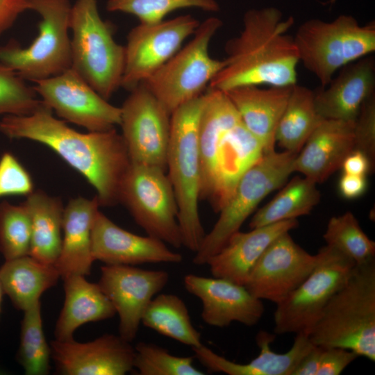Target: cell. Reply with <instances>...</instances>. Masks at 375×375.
Segmentation results:
<instances>
[{
	"label": "cell",
	"mask_w": 375,
	"mask_h": 375,
	"mask_svg": "<svg viewBox=\"0 0 375 375\" xmlns=\"http://www.w3.org/2000/svg\"><path fill=\"white\" fill-rule=\"evenodd\" d=\"M319 261L308 276L276 304L274 332L303 333L308 335L323 309L346 283L355 262L327 245L321 248Z\"/></svg>",
	"instance_id": "cell-11"
},
{
	"label": "cell",
	"mask_w": 375,
	"mask_h": 375,
	"mask_svg": "<svg viewBox=\"0 0 375 375\" xmlns=\"http://www.w3.org/2000/svg\"><path fill=\"white\" fill-rule=\"evenodd\" d=\"M200 22L190 15L142 24L128 34L121 87L132 90L144 83L193 35Z\"/></svg>",
	"instance_id": "cell-13"
},
{
	"label": "cell",
	"mask_w": 375,
	"mask_h": 375,
	"mask_svg": "<svg viewBox=\"0 0 375 375\" xmlns=\"http://www.w3.org/2000/svg\"><path fill=\"white\" fill-rule=\"evenodd\" d=\"M119 203L147 235L174 248L183 246L176 199L166 171L131 162L120 188Z\"/></svg>",
	"instance_id": "cell-10"
},
{
	"label": "cell",
	"mask_w": 375,
	"mask_h": 375,
	"mask_svg": "<svg viewBox=\"0 0 375 375\" xmlns=\"http://www.w3.org/2000/svg\"><path fill=\"white\" fill-rule=\"evenodd\" d=\"M317 183L310 178L296 176L251 219V228L308 215L320 200Z\"/></svg>",
	"instance_id": "cell-33"
},
{
	"label": "cell",
	"mask_w": 375,
	"mask_h": 375,
	"mask_svg": "<svg viewBox=\"0 0 375 375\" xmlns=\"http://www.w3.org/2000/svg\"><path fill=\"white\" fill-rule=\"evenodd\" d=\"M0 132L10 139H28L50 148L93 186L100 206L119 203L120 188L131 160L115 128L80 133L56 119L43 102L31 115L3 116Z\"/></svg>",
	"instance_id": "cell-1"
},
{
	"label": "cell",
	"mask_w": 375,
	"mask_h": 375,
	"mask_svg": "<svg viewBox=\"0 0 375 375\" xmlns=\"http://www.w3.org/2000/svg\"><path fill=\"white\" fill-rule=\"evenodd\" d=\"M308 338L375 360V259L356 265L323 309Z\"/></svg>",
	"instance_id": "cell-3"
},
{
	"label": "cell",
	"mask_w": 375,
	"mask_h": 375,
	"mask_svg": "<svg viewBox=\"0 0 375 375\" xmlns=\"http://www.w3.org/2000/svg\"><path fill=\"white\" fill-rule=\"evenodd\" d=\"M27 10H29L28 0H0V36Z\"/></svg>",
	"instance_id": "cell-43"
},
{
	"label": "cell",
	"mask_w": 375,
	"mask_h": 375,
	"mask_svg": "<svg viewBox=\"0 0 375 375\" xmlns=\"http://www.w3.org/2000/svg\"><path fill=\"white\" fill-rule=\"evenodd\" d=\"M192 8L212 12L220 9L215 0H108L106 4L108 11L132 15L142 24L159 22L174 10Z\"/></svg>",
	"instance_id": "cell-37"
},
{
	"label": "cell",
	"mask_w": 375,
	"mask_h": 375,
	"mask_svg": "<svg viewBox=\"0 0 375 375\" xmlns=\"http://www.w3.org/2000/svg\"><path fill=\"white\" fill-rule=\"evenodd\" d=\"M183 284L189 293L200 299L201 319L209 326L224 328L238 322L252 326L264 313L262 301L251 294L244 285L193 274L184 276Z\"/></svg>",
	"instance_id": "cell-18"
},
{
	"label": "cell",
	"mask_w": 375,
	"mask_h": 375,
	"mask_svg": "<svg viewBox=\"0 0 375 375\" xmlns=\"http://www.w3.org/2000/svg\"><path fill=\"white\" fill-rule=\"evenodd\" d=\"M120 108L121 135L131 162L167 172L171 114L144 83L130 91Z\"/></svg>",
	"instance_id": "cell-12"
},
{
	"label": "cell",
	"mask_w": 375,
	"mask_h": 375,
	"mask_svg": "<svg viewBox=\"0 0 375 375\" xmlns=\"http://www.w3.org/2000/svg\"><path fill=\"white\" fill-rule=\"evenodd\" d=\"M99 206L97 197H78L71 199L64 208L61 249L54 264L60 278L90 274L94 262L92 231Z\"/></svg>",
	"instance_id": "cell-26"
},
{
	"label": "cell",
	"mask_w": 375,
	"mask_h": 375,
	"mask_svg": "<svg viewBox=\"0 0 375 375\" xmlns=\"http://www.w3.org/2000/svg\"><path fill=\"white\" fill-rule=\"evenodd\" d=\"M323 348L314 345L301 359L292 375H317Z\"/></svg>",
	"instance_id": "cell-46"
},
{
	"label": "cell",
	"mask_w": 375,
	"mask_h": 375,
	"mask_svg": "<svg viewBox=\"0 0 375 375\" xmlns=\"http://www.w3.org/2000/svg\"><path fill=\"white\" fill-rule=\"evenodd\" d=\"M293 85L267 88L244 85L224 92L242 124L262 144L265 153L274 150L276 128Z\"/></svg>",
	"instance_id": "cell-25"
},
{
	"label": "cell",
	"mask_w": 375,
	"mask_h": 375,
	"mask_svg": "<svg viewBox=\"0 0 375 375\" xmlns=\"http://www.w3.org/2000/svg\"><path fill=\"white\" fill-rule=\"evenodd\" d=\"M274 338V334L259 332L256 340L260 353L257 357L244 364L231 361L203 344L192 349L195 358L212 372H222L228 375H292L301 359L314 344L308 335L303 333H297L291 348L283 353H278L270 347Z\"/></svg>",
	"instance_id": "cell-22"
},
{
	"label": "cell",
	"mask_w": 375,
	"mask_h": 375,
	"mask_svg": "<svg viewBox=\"0 0 375 375\" xmlns=\"http://www.w3.org/2000/svg\"><path fill=\"white\" fill-rule=\"evenodd\" d=\"M265 153L242 121L223 135L217 149L212 190L208 201L216 212L232 196L242 176Z\"/></svg>",
	"instance_id": "cell-24"
},
{
	"label": "cell",
	"mask_w": 375,
	"mask_h": 375,
	"mask_svg": "<svg viewBox=\"0 0 375 375\" xmlns=\"http://www.w3.org/2000/svg\"><path fill=\"white\" fill-rule=\"evenodd\" d=\"M135 347L134 368L140 375H203L193 356H177L155 344L140 342Z\"/></svg>",
	"instance_id": "cell-38"
},
{
	"label": "cell",
	"mask_w": 375,
	"mask_h": 375,
	"mask_svg": "<svg viewBox=\"0 0 375 375\" xmlns=\"http://www.w3.org/2000/svg\"><path fill=\"white\" fill-rule=\"evenodd\" d=\"M56 372L64 375H124L134 368L135 347L119 335L106 333L88 342L53 340Z\"/></svg>",
	"instance_id": "cell-17"
},
{
	"label": "cell",
	"mask_w": 375,
	"mask_h": 375,
	"mask_svg": "<svg viewBox=\"0 0 375 375\" xmlns=\"http://www.w3.org/2000/svg\"><path fill=\"white\" fill-rule=\"evenodd\" d=\"M222 26L217 17L200 22L192 39L144 83L170 114L203 94L224 66V60L209 53L210 42Z\"/></svg>",
	"instance_id": "cell-8"
},
{
	"label": "cell",
	"mask_w": 375,
	"mask_h": 375,
	"mask_svg": "<svg viewBox=\"0 0 375 375\" xmlns=\"http://www.w3.org/2000/svg\"><path fill=\"white\" fill-rule=\"evenodd\" d=\"M40 16L38 35L24 48L15 40L0 47V62L33 82L58 75L72 67L69 0H28Z\"/></svg>",
	"instance_id": "cell-7"
},
{
	"label": "cell",
	"mask_w": 375,
	"mask_h": 375,
	"mask_svg": "<svg viewBox=\"0 0 375 375\" xmlns=\"http://www.w3.org/2000/svg\"><path fill=\"white\" fill-rule=\"evenodd\" d=\"M93 258L105 265H137L144 263H179L183 256L151 236H141L123 229L99 210L92 231Z\"/></svg>",
	"instance_id": "cell-19"
},
{
	"label": "cell",
	"mask_w": 375,
	"mask_h": 375,
	"mask_svg": "<svg viewBox=\"0 0 375 375\" xmlns=\"http://www.w3.org/2000/svg\"><path fill=\"white\" fill-rule=\"evenodd\" d=\"M293 38L299 62L324 87L343 67L375 51V22L360 25L344 14L331 22L310 19Z\"/></svg>",
	"instance_id": "cell-5"
},
{
	"label": "cell",
	"mask_w": 375,
	"mask_h": 375,
	"mask_svg": "<svg viewBox=\"0 0 375 375\" xmlns=\"http://www.w3.org/2000/svg\"><path fill=\"white\" fill-rule=\"evenodd\" d=\"M374 90L375 60L369 55L345 65L314 92L315 107L323 119L354 122Z\"/></svg>",
	"instance_id": "cell-20"
},
{
	"label": "cell",
	"mask_w": 375,
	"mask_h": 375,
	"mask_svg": "<svg viewBox=\"0 0 375 375\" xmlns=\"http://www.w3.org/2000/svg\"><path fill=\"white\" fill-rule=\"evenodd\" d=\"M42 101L65 121L89 132L115 128L121 122V108L108 102L72 67L34 82Z\"/></svg>",
	"instance_id": "cell-14"
},
{
	"label": "cell",
	"mask_w": 375,
	"mask_h": 375,
	"mask_svg": "<svg viewBox=\"0 0 375 375\" xmlns=\"http://www.w3.org/2000/svg\"><path fill=\"white\" fill-rule=\"evenodd\" d=\"M31 219L24 202L0 203V252L5 260L29 255Z\"/></svg>",
	"instance_id": "cell-36"
},
{
	"label": "cell",
	"mask_w": 375,
	"mask_h": 375,
	"mask_svg": "<svg viewBox=\"0 0 375 375\" xmlns=\"http://www.w3.org/2000/svg\"><path fill=\"white\" fill-rule=\"evenodd\" d=\"M72 68L108 100L121 87L125 48L101 17L97 0H76L70 14Z\"/></svg>",
	"instance_id": "cell-6"
},
{
	"label": "cell",
	"mask_w": 375,
	"mask_h": 375,
	"mask_svg": "<svg viewBox=\"0 0 375 375\" xmlns=\"http://www.w3.org/2000/svg\"><path fill=\"white\" fill-rule=\"evenodd\" d=\"M297 226L295 219L251 228L248 232L238 231L208 260L206 265L212 276L245 285L253 267L269 244Z\"/></svg>",
	"instance_id": "cell-23"
},
{
	"label": "cell",
	"mask_w": 375,
	"mask_h": 375,
	"mask_svg": "<svg viewBox=\"0 0 375 375\" xmlns=\"http://www.w3.org/2000/svg\"><path fill=\"white\" fill-rule=\"evenodd\" d=\"M33 181L27 169L10 152L0 158V198L10 195H28L33 190Z\"/></svg>",
	"instance_id": "cell-40"
},
{
	"label": "cell",
	"mask_w": 375,
	"mask_h": 375,
	"mask_svg": "<svg viewBox=\"0 0 375 375\" xmlns=\"http://www.w3.org/2000/svg\"><path fill=\"white\" fill-rule=\"evenodd\" d=\"M354 150L365 153L374 165L375 161V94L362 106L354 121Z\"/></svg>",
	"instance_id": "cell-41"
},
{
	"label": "cell",
	"mask_w": 375,
	"mask_h": 375,
	"mask_svg": "<svg viewBox=\"0 0 375 375\" xmlns=\"http://www.w3.org/2000/svg\"><path fill=\"white\" fill-rule=\"evenodd\" d=\"M297 153L288 151L265 153L239 181L232 196L220 210L212 228L206 233L192 262L207 263L240 228L261 201L285 184L293 172Z\"/></svg>",
	"instance_id": "cell-9"
},
{
	"label": "cell",
	"mask_w": 375,
	"mask_h": 375,
	"mask_svg": "<svg viewBox=\"0 0 375 375\" xmlns=\"http://www.w3.org/2000/svg\"><path fill=\"white\" fill-rule=\"evenodd\" d=\"M41 306L40 301L23 312L17 358L26 375H46L51 369V347L43 331Z\"/></svg>",
	"instance_id": "cell-34"
},
{
	"label": "cell",
	"mask_w": 375,
	"mask_h": 375,
	"mask_svg": "<svg viewBox=\"0 0 375 375\" xmlns=\"http://www.w3.org/2000/svg\"><path fill=\"white\" fill-rule=\"evenodd\" d=\"M18 74L0 62V117L28 115L43 103Z\"/></svg>",
	"instance_id": "cell-39"
},
{
	"label": "cell",
	"mask_w": 375,
	"mask_h": 375,
	"mask_svg": "<svg viewBox=\"0 0 375 375\" xmlns=\"http://www.w3.org/2000/svg\"><path fill=\"white\" fill-rule=\"evenodd\" d=\"M373 167L374 165L369 158L358 150H353L349 153L341 165L344 174L365 176Z\"/></svg>",
	"instance_id": "cell-44"
},
{
	"label": "cell",
	"mask_w": 375,
	"mask_h": 375,
	"mask_svg": "<svg viewBox=\"0 0 375 375\" xmlns=\"http://www.w3.org/2000/svg\"><path fill=\"white\" fill-rule=\"evenodd\" d=\"M367 185V183L365 176L343 173L339 180L338 189L342 197L347 199H353L364 194Z\"/></svg>",
	"instance_id": "cell-45"
},
{
	"label": "cell",
	"mask_w": 375,
	"mask_h": 375,
	"mask_svg": "<svg viewBox=\"0 0 375 375\" xmlns=\"http://www.w3.org/2000/svg\"><path fill=\"white\" fill-rule=\"evenodd\" d=\"M294 24L293 17L284 18L275 7L248 10L239 35L226 43L224 66L208 88L226 92L244 85L296 84L299 59L288 34Z\"/></svg>",
	"instance_id": "cell-2"
},
{
	"label": "cell",
	"mask_w": 375,
	"mask_h": 375,
	"mask_svg": "<svg viewBox=\"0 0 375 375\" xmlns=\"http://www.w3.org/2000/svg\"><path fill=\"white\" fill-rule=\"evenodd\" d=\"M3 294H4V293L3 292V290H2L1 284H0V313H1V303H2V298H3Z\"/></svg>",
	"instance_id": "cell-47"
},
{
	"label": "cell",
	"mask_w": 375,
	"mask_h": 375,
	"mask_svg": "<svg viewBox=\"0 0 375 375\" xmlns=\"http://www.w3.org/2000/svg\"><path fill=\"white\" fill-rule=\"evenodd\" d=\"M141 324L192 348L203 344L201 333L193 326L186 304L176 294L156 295L145 309Z\"/></svg>",
	"instance_id": "cell-32"
},
{
	"label": "cell",
	"mask_w": 375,
	"mask_h": 375,
	"mask_svg": "<svg viewBox=\"0 0 375 375\" xmlns=\"http://www.w3.org/2000/svg\"><path fill=\"white\" fill-rule=\"evenodd\" d=\"M353 128L352 121L323 119L297 154L293 172L317 184L326 181L354 150Z\"/></svg>",
	"instance_id": "cell-21"
},
{
	"label": "cell",
	"mask_w": 375,
	"mask_h": 375,
	"mask_svg": "<svg viewBox=\"0 0 375 375\" xmlns=\"http://www.w3.org/2000/svg\"><path fill=\"white\" fill-rule=\"evenodd\" d=\"M82 275L62 278L65 301L54 329L55 340L74 339L81 326L112 318L116 311L98 283L89 282Z\"/></svg>",
	"instance_id": "cell-27"
},
{
	"label": "cell",
	"mask_w": 375,
	"mask_h": 375,
	"mask_svg": "<svg viewBox=\"0 0 375 375\" xmlns=\"http://www.w3.org/2000/svg\"><path fill=\"white\" fill-rule=\"evenodd\" d=\"M323 348L317 375H339L358 356L341 347Z\"/></svg>",
	"instance_id": "cell-42"
},
{
	"label": "cell",
	"mask_w": 375,
	"mask_h": 375,
	"mask_svg": "<svg viewBox=\"0 0 375 375\" xmlns=\"http://www.w3.org/2000/svg\"><path fill=\"white\" fill-rule=\"evenodd\" d=\"M289 232L278 235L266 248L244 285L262 301L281 302L308 276L319 261L318 253L310 254Z\"/></svg>",
	"instance_id": "cell-15"
},
{
	"label": "cell",
	"mask_w": 375,
	"mask_h": 375,
	"mask_svg": "<svg viewBox=\"0 0 375 375\" xmlns=\"http://www.w3.org/2000/svg\"><path fill=\"white\" fill-rule=\"evenodd\" d=\"M24 201L31 219L29 255L54 265L61 249L64 208L60 199L42 190L33 191Z\"/></svg>",
	"instance_id": "cell-30"
},
{
	"label": "cell",
	"mask_w": 375,
	"mask_h": 375,
	"mask_svg": "<svg viewBox=\"0 0 375 375\" xmlns=\"http://www.w3.org/2000/svg\"><path fill=\"white\" fill-rule=\"evenodd\" d=\"M206 101L205 92L171 114L167 159V174L176 199L183 246L194 253L206 235L199 212L201 188L199 124Z\"/></svg>",
	"instance_id": "cell-4"
},
{
	"label": "cell",
	"mask_w": 375,
	"mask_h": 375,
	"mask_svg": "<svg viewBox=\"0 0 375 375\" xmlns=\"http://www.w3.org/2000/svg\"><path fill=\"white\" fill-rule=\"evenodd\" d=\"M322 119L315 107L314 92L296 83L278 122L276 143L284 151L298 153Z\"/></svg>",
	"instance_id": "cell-31"
},
{
	"label": "cell",
	"mask_w": 375,
	"mask_h": 375,
	"mask_svg": "<svg viewBox=\"0 0 375 375\" xmlns=\"http://www.w3.org/2000/svg\"><path fill=\"white\" fill-rule=\"evenodd\" d=\"M323 238L326 245L360 265L374 258L375 242L362 231L351 212L332 217Z\"/></svg>",
	"instance_id": "cell-35"
},
{
	"label": "cell",
	"mask_w": 375,
	"mask_h": 375,
	"mask_svg": "<svg viewBox=\"0 0 375 375\" xmlns=\"http://www.w3.org/2000/svg\"><path fill=\"white\" fill-rule=\"evenodd\" d=\"M169 279L165 270L122 265L101 267L98 284L119 316V335L122 338L131 342L135 340L145 309Z\"/></svg>",
	"instance_id": "cell-16"
},
{
	"label": "cell",
	"mask_w": 375,
	"mask_h": 375,
	"mask_svg": "<svg viewBox=\"0 0 375 375\" xmlns=\"http://www.w3.org/2000/svg\"><path fill=\"white\" fill-rule=\"evenodd\" d=\"M199 124L201 199H209L213 186L217 149L225 133L241 121L224 92L207 88Z\"/></svg>",
	"instance_id": "cell-28"
},
{
	"label": "cell",
	"mask_w": 375,
	"mask_h": 375,
	"mask_svg": "<svg viewBox=\"0 0 375 375\" xmlns=\"http://www.w3.org/2000/svg\"><path fill=\"white\" fill-rule=\"evenodd\" d=\"M60 278L54 265L31 255L5 260L0 267V284L4 294L23 312L40 302L42 294L56 285Z\"/></svg>",
	"instance_id": "cell-29"
}]
</instances>
